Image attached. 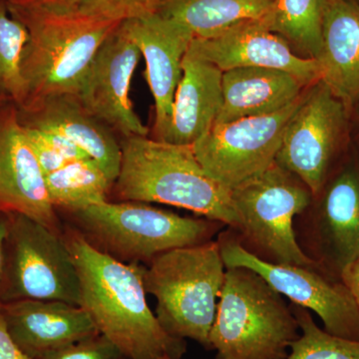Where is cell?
<instances>
[{
	"label": "cell",
	"mask_w": 359,
	"mask_h": 359,
	"mask_svg": "<svg viewBox=\"0 0 359 359\" xmlns=\"http://www.w3.org/2000/svg\"><path fill=\"white\" fill-rule=\"evenodd\" d=\"M0 1H1V0H0Z\"/></svg>",
	"instance_id": "obj_38"
},
{
	"label": "cell",
	"mask_w": 359,
	"mask_h": 359,
	"mask_svg": "<svg viewBox=\"0 0 359 359\" xmlns=\"http://www.w3.org/2000/svg\"><path fill=\"white\" fill-rule=\"evenodd\" d=\"M120 144L121 165L112 188L116 199L174 205L238 228L231 191L205 173L193 145L143 136L123 138Z\"/></svg>",
	"instance_id": "obj_3"
},
{
	"label": "cell",
	"mask_w": 359,
	"mask_h": 359,
	"mask_svg": "<svg viewBox=\"0 0 359 359\" xmlns=\"http://www.w3.org/2000/svg\"><path fill=\"white\" fill-rule=\"evenodd\" d=\"M25 299L80 306V280L62 235L23 215L11 214L0 302Z\"/></svg>",
	"instance_id": "obj_8"
},
{
	"label": "cell",
	"mask_w": 359,
	"mask_h": 359,
	"mask_svg": "<svg viewBox=\"0 0 359 359\" xmlns=\"http://www.w3.org/2000/svg\"><path fill=\"white\" fill-rule=\"evenodd\" d=\"M297 218L302 250L321 271L341 280L359 257V155L344 160Z\"/></svg>",
	"instance_id": "obj_9"
},
{
	"label": "cell",
	"mask_w": 359,
	"mask_h": 359,
	"mask_svg": "<svg viewBox=\"0 0 359 359\" xmlns=\"http://www.w3.org/2000/svg\"><path fill=\"white\" fill-rule=\"evenodd\" d=\"M141 52L120 25L101 45L77 96L87 111L123 138L148 137L149 130L130 99Z\"/></svg>",
	"instance_id": "obj_13"
},
{
	"label": "cell",
	"mask_w": 359,
	"mask_h": 359,
	"mask_svg": "<svg viewBox=\"0 0 359 359\" xmlns=\"http://www.w3.org/2000/svg\"><path fill=\"white\" fill-rule=\"evenodd\" d=\"M353 1H355V2H356V4H358V6H359V0H353Z\"/></svg>",
	"instance_id": "obj_37"
},
{
	"label": "cell",
	"mask_w": 359,
	"mask_h": 359,
	"mask_svg": "<svg viewBox=\"0 0 359 359\" xmlns=\"http://www.w3.org/2000/svg\"><path fill=\"white\" fill-rule=\"evenodd\" d=\"M231 196L238 217L233 231L245 249L269 263L320 269L295 235V218L313 200L299 177L275 162L231 190Z\"/></svg>",
	"instance_id": "obj_7"
},
{
	"label": "cell",
	"mask_w": 359,
	"mask_h": 359,
	"mask_svg": "<svg viewBox=\"0 0 359 359\" xmlns=\"http://www.w3.org/2000/svg\"><path fill=\"white\" fill-rule=\"evenodd\" d=\"M358 259H359V257H358Z\"/></svg>",
	"instance_id": "obj_40"
},
{
	"label": "cell",
	"mask_w": 359,
	"mask_h": 359,
	"mask_svg": "<svg viewBox=\"0 0 359 359\" xmlns=\"http://www.w3.org/2000/svg\"><path fill=\"white\" fill-rule=\"evenodd\" d=\"M327 0H276L262 20L304 57L318 59L323 44V22Z\"/></svg>",
	"instance_id": "obj_24"
},
{
	"label": "cell",
	"mask_w": 359,
	"mask_h": 359,
	"mask_svg": "<svg viewBox=\"0 0 359 359\" xmlns=\"http://www.w3.org/2000/svg\"><path fill=\"white\" fill-rule=\"evenodd\" d=\"M45 182L56 211L82 209L109 201L114 185L91 158L67 163L46 175Z\"/></svg>",
	"instance_id": "obj_23"
},
{
	"label": "cell",
	"mask_w": 359,
	"mask_h": 359,
	"mask_svg": "<svg viewBox=\"0 0 359 359\" xmlns=\"http://www.w3.org/2000/svg\"><path fill=\"white\" fill-rule=\"evenodd\" d=\"M276 0H169L159 14L179 23L194 39H209L231 26L266 18Z\"/></svg>",
	"instance_id": "obj_22"
},
{
	"label": "cell",
	"mask_w": 359,
	"mask_h": 359,
	"mask_svg": "<svg viewBox=\"0 0 359 359\" xmlns=\"http://www.w3.org/2000/svg\"><path fill=\"white\" fill-rule=\"evenodd\" d=\"M351 115L321 80L306 90L290 120L276 163L294 174L318 195L344 162Z\"/></svg>",
	"instance_id": "obj_10"
},
{
	"label": "cell",
	"mask_w": 359,
	"mask_h": 359,
	"mask_svg": "<svg viewBox=\"0 0 359 359\" xmlns=\"http://www.w3.org/2000/svg\"><path fill=\"white\" fill-rule=\"evenodd\" d=\"M306 87L290 73L273 68L224 71L223 102L215 124L275 114L301 98Z\"/></svg>",
	"instance_id": "obj_21"
},
{
	"label": "cell",
	"mask_w": 359,
	"mask_h": 359,
	"mask_svg": "<svg viewBox=\"0 0 359 359\" xmlns=\"http://www.w3.org/2000/svg\"><path fill=\"white\" fill-rule=\"evenodd\" d=\"M299 335L292 306L263 276L243 266L226 269L210 332L216 359H287Z\"/></svg>",
	"instance_id": "obj_5"
},
{
	"label": "cell",
	"mask_w": 359,
	"mask_h": 359,
	"mask_svg": "<svg viewBox=\"0 0 359 359\" xmlns=\"http://www.w3.org/2000/svg\"><path fill=\"white\" fill-rule=\"evenodd\" d=\"M0 359H30L14 342L7 330L0 302Z\"/></svg>",
	"instance_id": "obj_30"
},
{
	"label": "cell",
	"mask_w": 359,
	"mask_h": 359,
	"mask_svg": "<svg viewBox=\"0 0 359 359\" xmlns=\"http://www.w3.org/2000/svg\"><path fill=\"white\" fill-rule=\"evenodd\" d=\"M355 118H358V119H359V112L358 113V114H356L355 116H354V117L353 118V119H355Z\"/></svg>",
	"instance_id": "obj_36"
},
{
	"label": "cell",
	"mask_w": 359,
	"mask_h": 359,
	"mask_svg": "<svg viewBox=\"0 0 359 359\" xmlns=\"http://www.w3.org/2000/svg\"><path fill=\"white\" fill-rule=\"evenodd\" d=\"M175 94L173 114L162 141L193 145L215 124L223 102V71L187 51Z\"/></svg>",
	"instance_id": "obj_20"
},
{
	"label": "cell",
	"mask_w": 359,
	"mask_h": 359,
	"mask_svg": "<svg viewBox=\"0 0 359 359\" xmlns=\"http://www.w3.org/2000/svg\"><path fill=\"white\" fill-rule=\"evenodd\" d=\"M341 280L351 290L359 308V259L346 269Z\"/></svg>",
	"instance_id": "obj_32"
},
{
	"label": "cell",
	"mask_w": 359,
	"mask_h": 359,
	"mask_svg": "<svg viewBox=\"0 0 359 359\" xmlns=\"http://www.w3.org/2000/svg\"><path fill=\"white\" fill-rule=\"evenodd\" d=\"M159 359H173V358H170V356L166 355V356H163V358H161Z\"/></svg>",
	"instance_id": "obj_35"
},
{
	"label": "cell",
	"mask_w": 359,
	"mask_h": 359,
	"mask_svg": "<svg viewBox=\"0 0 359 359\" xmlns=\"http://www.w3.org/2000/svg\"><path fill=\"white\" fill-rule=\"evenodd\" d=\"M40 359H129L110 339L98 334L45 354Z\"/></svg>",
	"instance_id": "obj_28"
},
{
	"label": "cell",
	"mask_w": 359,
	"mask_h": 359,
	"mask_svg": "<svg viewBox=\"0 0 359 359\" xmlns=\"http://www.w3.org/2000/svg\"><path fill=\"white\" fill-rule=\"evenodd\" d=\"M226 269L218 241L167 250L145 264L144 287L157 301L155 316L168 334L211 351Z\"/></svg>",
	"instance_id": "obj_6"
},
{
	"label": "cell",
	"mask_w": 359,
	"mask_h": 359,
	"mask_svg": "<svg viewBox=\"0 0 359 359\" xmlns=\"http://www.w3.org/2000/svg\"><path fill=\"white\" fill-rule=\"evenodd\" d=\"M8 4H32V6H41L57 7V8H76L78 0H6Z\"/></svg>",
	"instance_id": "obj_33"
},
{
	"label": "cell",
	"mask_w": 359,
	"mask_h": 359,
	"mask_svg": "<svg viewBox=\"0 0 359 359\" xmlns=\"http://www.w3.org/2000/svg\"><path fill=\"white\" fill-rule=\"evenodd\" d=\"M4 1H6V0H4Z\"/></svg>",
	"instance_id": "obj_39"
},
{
	"label": "cell",
	"mask_w": 359,
	"mask_h": 359,
	"mask_svg": "<svg viewBox=\"0 0 359 359\" xmlns=\"http://www.w3.org/2000/svg\"><path fill=\"white\" fill-rule=\"evenodd\" d=\"M169 0H78L76 9L86 15L116 22L159 13Z\"/></svg>",
	"instance_id": "obj_27"
},
{
	"label": "cell",
	"mask_w": 359,
	"mask_h": 359,
	"mask_svg": "<svg viewBox=\"0 0 359 359\" xmlns=\"http://www.w3.org/2000/svg\"><path fill=\"white\" fill-rule=\"evenodd\" d=\"M218 243L226 269H252L292 304L318 314L328 334L359 340V308L342 280L313 266L271 264L259 259L243 247L231 229L219 233Z\"/></svg>",
	"instance_id": "obj_11"
},
{
	"label": "cell",
	"mask_w": 359,
	"mask_h": 359,
	"mask_svg": "<svg viewBox=\"0 0 359 359\" xmlns=\"http://www.w3.org/2000/svg\"><path fill=\"white\" fill-rule=\"evenodd\" d=\"M57 212L94 249L124 264H148L167 250L204 244L226 226L142 202L106 201Z\"/></svg>",
	"instance_id": "obj_4"
},
{
	"label": "cell",
	"mask_w": 359,
	"mask_h": 359,
	"mask_svg": "<svg viewBox=\"0 0 359 359\" xmlns=\"http://www.w3.org/2000/svg\"><path fill=\"white\" fill-rule=\"evenodd\" d=\"M189 51L223 72L241 67L273 68L290 73L306 86L320 80L316 59L295 54L262 20L238 23L209 39H193Z\"/></svg>",
	"instance_id": "obj_15"
},
{
	"label": "cell",
	"mask_w": 359,
	"mask_h": 359,
	"mask_svg": "<svg viewBox=\"0 0 359 359\" xmlns=\"http://www.w3.org/2000/svg\"><path fill=\"white\" fill-rule=\"evenodd\" d=\"M62 237L79 276L80 306L99 334L129 359L183 358L186 340L168 334L149 308L143 282L145 264L116 261L65 224Z\"/></svg>",
	"instance_id": "obj_1"
},
{
	"label": "cell",
	"mask_w": 359,
	"mask_h": 359,
	"mask_svg": "<svg viewBox=\"0 0 359 359\" xmlns=\"http://www.w3.org/2000/svg\"><path fill=\"white\" fill-rule=\"evenodd\" d=\"M1 313L11 339L30 359L99 334L81 306L65 302H1Z\"/></svg>",
	"instance_id": "obj_17"
},
{
	"label": "cell",
	"mask_w": 359,
	"mask_h": 359,
	"mask_svg": "<svg viewBox=\"0 0 359 359\" xmlns=\"http://www.w3.org/2000/svg\"><path fill=\"white\" fill-rule=\"evenodd\" d=\"M301 335L290 346L287 359H359V340L328 334L316 325L309 309L290 304Z\"/></svg>",
	"instance_id": "obj_26"
},
{
	"label": "cell",
	"mask_w": 359,
	"mask_h": 359,
	"mask_svg": "<svg viewBox=\"0 0 359 359\" xmlns=\"http://www.w3.org/2000/svg\"><path fill=\"white\" fill-rule=\"evenodd\" d=\"M11 226V214L0 212V292L6 273V243Z\"/></svg>",
	"instance_id": "obj_31"
},
{
	"label": "cell",
	"mask_w": 359,
	"mask_h": 359,
	"mask_svg": "<svg viewBox=\"0 0 359 359\" xmlns=\"http://www.w3.org/2000/svg\"><path fill=\"white\" fill-rule=\"evenodd\" d=\"M23 127L44 176L57 171L69 163L51 145L50 142L47 140L46 136L41 130L32 128V127Z\"/></svg>",
	"instance_id": "obj_29"
},
{
	"label": "cell",
	"mask_w": 359,
	"mask_h": 359,
	"mask_svg": "<svg viewBox=\"0 0 359 359\" xmlns=\"http://www.w3.org/2000/svg\"><path fill=\"white\" fill-rule=\"evenodd\" d=\"M18 110L21 124L53 132L76 144L115 183L121 165V144L112 130L87 111L76 94L51 96Z\"/></svg>",
	"instance_id": "obj_18"
},
{
	"label": "cell",
	"mask_w": 359,
	"mask_h": 359,
	"mask_svg": "<svg viewBox=\"0 0 359 359\" xmlns=\"http://www.w3.org/2000/svg\"><path fill=\"white\" fill-rule=\"evenodd\" d=\"M0 212L23 215L58 235L65 231L13 101L0 108Z\"/></svg>",
	"instance_id": "obj_14"
},
{
	"label": "cell",
	"mask_w": 359,
	"mask_h": 359,
	"mask_svg": "<svg viewBox=\"0 0 359 359\" xmlns=\"http://www.w3.org/2000/svg\"><path fill=\"white\" fill-rule=\"evenodd\" d=\"M316 62L321 81L353 120L359 112V6L353 0H327Z\"/></svg>",
	"instance_id": "obj_19"
},
{
	"label": "cell",
	"mask_w": 359,
	"mask_h": 359,
	"mask_svg": "<svg viewBox=\"0 0 359 359\" xmlns=\"http://www.w3.org/2000/svg\"><path fill=\"white\" fill-rule=\"evenodd\" d=\"M304 96L275 114L212 125L193 144L205 173L231 191L271 167Z\"/></svg>",
	"instance_id": "obj_12"
},
{
	"label": "cell",
	"mask_w": 359,
	"mask_h": 359,
	"mask_svg": "<svg viewBox=\"0 0 359 359\" xmlns=\"http://www.w3.org/2000/svg\"><path fill=\"white\" fill-rule=\"evenodd\" d=\"M121 25L145 59V77L155 101L153 139L162 141L171 123L175 94L183 73L182 63L193 34L159 13L124 21Z\"/></svg>",
	"instance_id": "obj_16"
},
{
	"label": "cell",
	"mask_w": 359,
	"mask_h": 359,
	"mask_svg": "<svg viewBox=\"0 0 359 359\" xmlns=\"http://www.w3.org/2000/svg\"><path fill=\"white\" fill-rule=\"evenodd\" d=\"M28 40L27 29L9 13L4 0L0 1V96L16 106L25 99L21 60Z\"/></svg>",
	"instance_id": "obj_25"
},
{
	"label": "cell",
	"mask_w": 359,
	"mask_h": 359,
	"mask_svg": "<svg viewBox=\"0 0 359 359\" xmlns=\"http://www.w3.org/2000/svg\"><path fill=\"white\" fill-rule=\"evenodd\" d=\"M9 101H11V99L7 98V97L0 96V108H1L2 106L4 105V104L9 102Z\"/></svg>",
	"instance_id": "obj_34"
},
{
	"label": "cell",
	"mask_w": 359,
	"mask_h": 359,
	"mask_svg": "<svg viewBox=\"0 0 359 359\" xmlns=\"http://www.w3.org/2000/svg\"><path fill=\"white\" fill-rule=\"evenodd\" d=\"M28 32L21 60L23 110L61 94H76L97 52L121 22L101 20L76 8L6 2Z\"/></svg>",
	"instance_id": "obj_2"
}]
</instances>
